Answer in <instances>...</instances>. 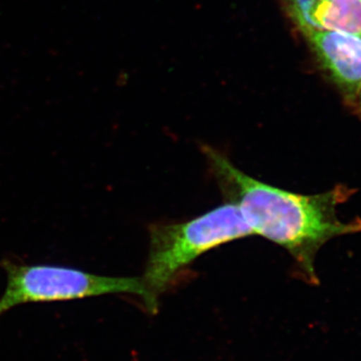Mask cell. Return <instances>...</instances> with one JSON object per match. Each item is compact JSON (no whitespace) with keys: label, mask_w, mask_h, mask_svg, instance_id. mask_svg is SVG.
I'll use <instances>...</instances> for the list:
<instances>
[{"label":"cell","mask_w":361,"mask_h":361,"mask_svg":"<svg viewBox=\"0 0 361 361\" xmlns=\"http://www.w3.org/2000/svg\"><path fill=\"white\" fill-rule=\"evenodd\" d=\"M225 196L236 204L254 235L282 247L306 281L318 283L315 257L330 240L361 232V219L343 222L337 209L355 194L345 185L316 195L292 193L254 179L209 146L202 147Z\"/></svg>","instance_id":"6da1fadb"},{"label":"cell","mask_w":361,"mask_h":361,"mask_svg":"<svg viewBox=\"0 0 361 361\" xmlns=\"http://www.w3.org/2000/svg\"><path fill=\"white\" fill-rule=\"evenodd\" d=\"M254 235L236 204H223L186 222L149 226L145 286L158 300L197 258L224 244Z\"/></svg>","instance_id":"7a4b0ae2"},{"label":"cell","mask_w":361,"mask_h":361,"mask_svg":"<svg viewBox=\"0 0 361 361\" xmlns=\"http://www.w3.org/2000/svg\"><path fill=\"white\" fill-rule=\"evenodd\" d=\"M1 266L7 282L0 297V317L21 304L78 300L116 293L139 295L149 312L158 311V300L149 294L141 277L102 276L66 266L20 264L11 260L2 261Z\"/></svg>","instance_id":"3957f363"},{"label":"cell","mask_w":361,"mask_h":361,"mask_svg":"<svg viewBox=\"0 0 361 361\" xmlns=\"http://www.w3.org/2000/svg\"><path fill=\"white\" fill-rule=\"evenodd\" d=\"M306 39L344 102L351 108L361 87V37L322 30Z\"/></svg>","instance_id":"277c9868"},{"label":"cell","mask_w":361,"mask_h":361,"mask_svg":"<svg viewBox=\"0 0 361 361\" xmlns=\"http://www.w3.org/2000/svg\"><path fill=\"white\" fill-rule=\"evenodd\" d=\"M314 20L322 30L361 37V0H319Z\"/></svg>","instance_id":"5b68a950"},{"label":"cell","mask_w":361,"mask_h":361,"mask_svg":"<svg viewBox=\"0 0 361 361\" xmlns=\"http://www.w3.org/2000/svg\"><path fill=\"white\" fill-rule=\"evenodd\" d=\"M282 7L299 32L308 37L322 27L314 20L316 6L319 0H280Z\"/></svg>","instance_id":"8992f818"},{"label":"cell","mask_w":361,"mask_h":361,"mask_svg":"<svg viewBox=\"0 0 361 361\" xmlns=\"http://www.w3.org/2000/svg\"><path fill=\"white\" fill-rule=\"evenodd\" d=\"M351 109H353L355 113L361 116V87L360 92H358L357 97H356L355 104H353V106H351Z\"/></svg>","instance_id":"52a82bcc"}]
</instances>
